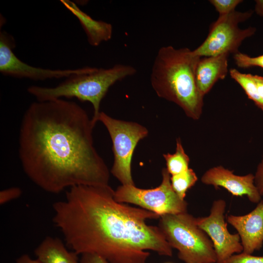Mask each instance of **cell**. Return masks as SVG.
I'll return each mask as SVG.
<instances>
[{
	"mask_svg": "<svg viewBox=\"0 0 263 263\" xmlns=\"http://www.w3.org/2000/svg\"><path fill=\"white\" fill-rule=\"evenodd\" d=\"M95 124L73 101L32 103L19 134V157L26 175L51 193L75 186L109 185L108 168L94 145Z\"/></svg>",
	"mask_w": 263,
	"mask_h": 263,
	"instance_id": "obj_1",
	"label": "cell"
},
{
	"mask_svg": "<svg viewBox=\"0 0 263 263\" xmlns=\"http://www.w3.org/2000/svg\"><path fill=\"white\" fill-rule=\"evenodd\" d=\"M53 221L76 254L93 253L109 263H146L147 250L171 257L172 248L145 209L117 202L109 186L79 185L53 205Z\"/></svg>",
	"mask_w": 263,
	"mask_h": 263,
	"instance_id": "obj_2",
	"label": "cell"
},
{
	"mask_svg": "<svg viewBox=\"0 0 263 263\" xmlns=\"http://www.w3.org/2000/svg\"><path fill=\"white\" fill-rule=\"evenodd\" d=\"M199 58L188 48L162 47L155 57L150 79L159 97L174 102L194 120L200 118L203 107L204 96L195 74Z\"/></svg>",
	"mask_w": 263,
	"mask_h": 263,
	"instance_id": "obj_3",
	"label": "cell"
},
{
	"mask_svg": "<svg viewBox=\"0 0 263 263\" xmlns=\"http://www.w3.org/2000/svg\"><path fill=\"white\" fill-rule=\"evenodd\" d=\"M136 73L131 65L117 64L109 68L90 67L82 74L72 75L57 86L45 87L32 86L28 92L38 101L75 97L88 101L94 108L93 121H98L101 102L109 89L116 82Z\"/></svg>",
	"mask_w": 263,
	"mask_h": 263,
	"instance_id": "obj_4",
	"label": "cell"
},
{
	"mask_svg": "<svg viewBox=\"0 0 263 263\" xmlns=\"http://www.w3.org/2000/svg\"><path fill=\"white\" fill-rule=\"evenodd\" d=\"M159 219L158 226L184 263H216L213 243L198 226L196 217L187 212L166 214Z\"/></svg>",
	"mask_w": 263,
	"mask_h": 263,
	"instance_id": "obj_5",
	"label": "cell"
},
{
	"mask_svg": "<svg viewBox=\"0 0 263 263\" xmlns=\"http://www.w3.org/2000/svg\"><path fill=\"white\" fill-rule=\"evenodd\" d=\"M98 121L108 130L113 143L112 174L122 185H135L132 174V157L137 144L148 135V130L138 123L117 119L102 112Z\"/></svg>",
	"mask_w": 263,
	"mask_h": 263,
	"instance_id": "obj_6",
	"label": "cell"
},
{
	"mask_svg": "<svg viewBox=\"0 0 263 263\" xmlns=\"http://www.w3.org/2000/svg\"><path fill=\"white\" fill-rule=\"evenodd\" d=\"M162 181L156 188L142 189L135 185H121L114 190V199L119 203L132 204L151 211L160 217L187 212L188 203L173 190L170 175L162 170Z\"/></svg>",
	"mask_w": 263,
	"mask_h": 263,
	"instance_id": "obj_7",
	"label": "cell"
},
{
	"mask_svg": "<svg viewBox=\"0 0 263 263\" xmlns=\"http://www.w3.org/2000/svg\"><path fill=\"white\" fill-rule=\"evenodd\" d=\"M252 14V10L245 12L234 10L227 14L219 15L218 19L211 24L206 39L192 51L193 54L200 57L238 52L242 41L252 36L256 31L253 27L241 29L238 24L248 19Z\"/></svg>",
	"mask_w": 263,
	"mask_h": 263,
	"instance_id": "obj_8",
	"label": "cell"
},
{
	"mask_svg": "<svg viewBox=\"0 0 263 263\" xmlns=\"http://www.w3.org/2000/svg\"><path fill=\"white\" fill-rule=\"evenodd\" d=\"M226 206L224 200H216L212 203L208 216L196 218L198 226L213 243L216 263H222L233 255L243 251L239 234H231L227 228L225 218Z\"/></svg>",
	"mask_w": 263,
	"mask_h": 263,
	"instance_id": "obj_9",
	"label": "cell"
},
{
	"mask_svg": "<svg viewBox=\"0 0 263 263\" xmlns=\"http://www.w3.org/2000/svg\"><path fill=\"white\" fill-rule=\"evenodd\" d=\"M14 38L5 31L0 33V72L3 75L19 78L42 80L69 77L86 72L89 67L74 69L52 70L35 67L24 63L14 53Z\"/></svg>",
	"mask_w": 263,
	"mask_h": 263,
	"instance_id": "obj_10",
	"label": "cell"
},
{
	"mask_svg": "<svg viewBox=\"0 0 263 263\" xmlns=\"http://www.w3.org/2000/svg\"><path fill=\"white\" fill-rule=\"evenodd\" d=\"M201 182L216 188L223 187L234 196L245 195L253 203L258 204L262 200L255 185L254 175L252 173L237 175L233 170L219 166L207 170L201 177Z\"/></svg>",
	"mask_w": 263,
	"mask_h": 263,
	"instance_id": "obj_11",
	"label": "cell"
},
{
	"mask_svg": "<svg viewBox=\"0 0 263 263\" xmlns=\"http://www.w3.org/2000/svg\"><path fill=\"white\" fill-rule=\"evenodd\" d=\"M227 222L237 231L243 251L252 254L263 245V200L249 213L244 215H229Z\"/></svg>",
	"mask_w": 263,
	"mask_h": 263,
	"instance_id": "obj_12",
	"label": "cell"
},
{
	"mask_svg": "<svg viewBox=\"0 0 263 263\" xmlns=\"http://www.w3.org/2000/svg\"><path fill=\"white\" fill-rule=\"evenodd\" d=\"M229 54L200 57L195 68V80L201 94L204 96L219 79H224L228 72Z\"/></svg>",
	"mask_w": 263,
	"mask_h": 263,
	"instance_id": "obj_13",
	"label": "cell"
},
{
	"mask_svg": "<svg viewBox=\"0 0 263 263\" xmlns=\"http://www.w3.org/2000/svg\"><path fill=\"white\" fill-rule=\"evenodd\" d=\"M60 1L77 18L91 45L97 46L102 42L111 39L113 35V26L111 24L94 19L82 11L74 2L69 0H61Z\"/></svg>",
	"mask_w": 263,
	"mask_h": 263,
	"instance_id": "obj_14",
	"label": "cell"
},
{
	"mask_svg": "<svg viewBox=\"0 0 263 263\" xmlns=\"http://www.w3.org/2000/svg\"><path fill=\"white\" fill-rule=\"evenodd\" d=\"M35 253L42 263H80L78 255L69 251L56 237H46L36 248Z\"/></svg>",
	"mask_w": 263,
	"mask_h": 263,
	"instance_id": "obj_15",
	"label": "cell"
},
{
	"mask_svg": "<svg viewBox=\"0 0 263 263\" xmlns=\"http://www.w3.org/2000/svg\"><path fill=\"white\" fill-rule=\"evenodd\" d=\"M230 76L243 88L248 98L263 111V76L243 74L236 69L229 71Z\"/></svg>",
	"mask_w": 263,
	"mask_h": 263,
	"instance_id": "obj_16",
	"label": "cell"
},
{
	"mask_svg": "<svg viewBox=\"0 0 263 263\" xmlns=\"http://www.w3.org/2000/svg\"><path fill=\"white\" fill-rule=\"evenodd\" d=\"M166 161V168L170 176L181 173L188 168L189 158L186 153L180 138L176 140L175 153L163 154Z\"/></svg>",
	"mask_w": 263,
	"mask_h": 263,
	"instance_id": "obj_17",
	"label": "cell"
},
{
	"mask_svg": "<svg viewBox=\"0 0 263 263\" xmlns=\"http://www.w3.org/2000/svg\"><path fill=\"white\" fill-rule=\"evenodd\" d=\"M197 180L195 172L190 168L181 173L170 176L173 190L183 200H185L188 190L195 184Z\"/></svg>",
	"mask_w": 263,
	"mask_h": 263,
	"instance_id": "obj_18",
	"label": "cell"
},
{
	"mask_svg": "<svg viewBox=\"0 0 263 263\" xmlns=\"http://www.w3.org/2000/svg\"><path fill=\"white\" fill-rule=\"evenodd\" d=\"M233 58L237 66L243 69L258 66L263 68V55L256 57H251L239 52L234 54Z\"/></svg>",
	"mask_w": 263,
	"mask_h": 263,
	"instance_id": "obj_19",
	"label": "cell"
},
{
	"mask_svg": "<svg viewBox=\"0 0 263 263\" xmlns=\"http://www.w3.org/2000/svg\"><path fill=\"white\" fill-rule=\"evenodd\" d=\"M210 2L215 7L220 15L227 14L234 11L241 0H211Z\"/></svg>",
	"mask_w": 263,
	"mask_h": 263,
	"instance_id": "obj_20",
	"label": "cell"
},
{
	"mask_svg": "<svg viewBox=\"0 0 263 263\" xmlns=\"http://www.w3.org/2000/svg\"><path fill=\"white\" fill-rule=\"evenodd\" d=\"M222 263H263V256H256L242 252L233 255Z\"/></svg>",
	"mask_w": 263,
	"mask_h": 263,
	"instance_id": "obj_21",
	"label": "cell"
},
{
	"mask_svg": "<svg viewBox=\"0 0 263 263\" xmlns=\"http://www.w3.org/2000/svg\"><path fill=\"white\" fill-rule=\"evenodd\" d=\"M22 191L18 187H12L3 189L0 192V204L3 205L20 196Z\"/></svg>",
	"mask_w": 263,
	"mask_h": 263,
	"instance_id": "obj_22",
	"label": "cell"
},
{
	"mask_svg": "<svg viewBox=\"0 0 263 263\" xmlns=\"http://www.w3.org/2000/svg\"><path fill=\"white\" fill-rule=\"evenodd\" d=\"M255 185L260 195L263 196V156L254 174Z\"/></svg>",
	"mask_w": 263,
	"mask_h": 263,
	"instance_id": "obj_23",
	"label": "cell"
},
{
	"mask_svg": "<svg viewBox=\"0 0 263 263\" xmlns=\"http://www.w3.org/2000/svg\"><path fill=\"white\" fill-rule=\"evenodd\" d=\"M80 263H109L98 255L93 253H84L81 255Z\"/></svg>",
	"mask_w": 263,
	"mask_h": 263,
	"instance_id": "obj_24",
	"label": "cell"
},
{
	"mask_svg": "<svg viewBox=\"0 0 263 263\" xmlns=\"http://www.w3.org/2000/svg\"><path fill=\"white\" fill-rule=\"evenodd\" d=\"M16 263H42L38 259H32L27 254H24L19 257L16 261Z\"/></svg>",
	"mask_w": 263,
	"mask_h": 263,
	"instance_id": "obj_25",
	"label": "cell"
},
{
	"mask_svg": "<svg viewBox=\"0 0 263 263\" xmlns=\"http://www.w3.org/2000/svg\"><path fill=\"white\" fill-rule=\"evenodd\" d=\"M255 11L257 14L263 16V0H256Z\"/></svg>",
	"mask_w": 263,
	"mask_h": 263,
	"instance_id": "obj_26",
	"label": "cell"
},
{
	"mask_svg": "<svg viewBox=\"0 0 263 263\" xmlns=\"http://www.w3.org/2000/svg\"></svg>",
	"mask_w": 263,
	"mask_h": 263,
	"instance_id": "obj_27",
	"label": "cell"
},
{
	"mask_svg": "<svg viewBox=\"0 0 263 263\" xmlns=\"http://www.w3.org/2000/svg\"></svg>",
	"mask_w": 263,
	"mask_h": 263,
	"instance_id": "obj_28",
	"label": "cell"
}]
</instances>
